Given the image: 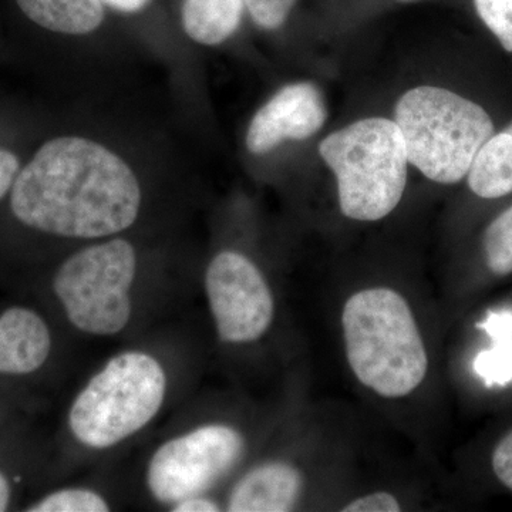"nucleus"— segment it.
<instances>
[{
  "mask_svg": "<svg viewBox=\"0 0 512 512\" xmlns=\"http://www.w3.org/2000/svg\"><path fill=\"white\" fill-rule=\"evenodd\" d=\"M146 194L134 165L97 138L45 141L10 191L16 220L42 234L92 242L119 237L140 220Z\"/></svg>",
  "mask_w": 512,
  "mask_h": 512,
  "instance_id": "nucleus-1",
  "label": "nucleus"
},
{
  "mask_svg": "<svg viewBox=\"0 0 512 512\" xmlns=\"http://www.w3.org/2000/svg\"><path fill=\"white\" fill-rule=\"evenodd\" d=\"M340 325L346 362L369 392L404 399L426 380L429 352L402 292L383 285L359 289L346 299Z\"/></svg>",
  "mask_w": 512,
  "mask_h": 512,
  "instance_id": "nucleus-2",
  "label": "nucleus"
},
{
  "mask_svg": "<svg viewBox=\"0 0 512 512\" xmlns=\"http://www.w3.org/2000/svg\"><path fill=\"white\" fill-rule=\"evenodd\" d=\"M167 369L153 353L127 349L111 356L74 397L70 434L87 450H110L157 419L167 400Z\"/></svg>",
  "mask_w": 512,
  "mask_h": 512,
  "instance_id": "nucleus-3",
  "label": "nucleus"
},
{
  "mask_svg": "<svg viewBox=\"0 0 512 512\" xmlns=\"http://www.w3.org/2000/svg\"><path fill=\"white\" fill-rule=\"evenodd\" d=\"M319 153L335 174L339 208L349 220H383L402 201L409 158L394 121H356L326 137Z\"/></svg>",
  "mask_w": 512,
  "mask_h": 512,
  "instance_id": "nucleus-4",
  "label": "nucleus"
},
{
  "mask_svg": "<svg viewBox=\"0 0 512 512\" xmlns=\"http://www.w3.org/2000/svg\"><path fill=\"white\" fill-rule=\"evenodd\" d=\"M409 164L439 184H456L470 171L494 134L487 111L474 101L434 86L403 94L394 111Z\"/></svg>",
  "mask_w": 512,
  "mask_h": 512,
  "instance_id": "nucleus-5",
  "label": "nucleus"
},
{
  "mask_svg": "<svg viewBox=\"0 0 512 512\" xmlns=\"http://www.w3.org/2000/svg\"><path fill=\"white\" fill-rule=\"evenodd\" d=\"M140 256L124 237L87 242L67 256L53 278V292L77 332L114 338L134 316Z\"/></svg>",
  "mask_w": 512,
  "mask_h": 512,
  "instance_id": "nucleus-6",
  "label": "nucleus"
},
{
  "mask_svg": "<svg viewBox=\"0 0 512 512\" xmlns=\"http://www.w3.org/2000/svg\"><path fill=\"white\" fill-rule=\"evenodd\" d=\"M245 448L244 433L221 421L200 424L171 437L148 460V494L170 508L191 495L207 494L238 466Z\"/></svg>",
  "mask_w": 512,
  "mask_h": 512,
  "instance_id": "nucleus-7",
  "label": "nucleus"
},
{
  "mask_svg": "<svg viewBox=\"0 0 512 512\" xmlns=\"http://www.w3.org/2000/svg\"><path fill=\"white\" fill-rule=\"evenodd\" d=\"M204 291L215 332L225 345H252L274 325V292L244 252L222 249L212 256L205 268Z\"/></svg>",
  "mask_w": 512,
  "mask_h": 512,
  "instance_id": "nucleus-8",
  "label": "nucleus"
},
{
  "mask_svg": "<svg viewBox=\"0 0 512 512\" xmlns=\"http://www.w3.org/2000/svg\"><path fill=\"white\" fill-rule=\"evenodd\" d=\"M328 117L325 99L315 84L282 87L256 111L245 136L254 156H265L285 141H301L318 133Z\"/></svg>",
  "mask_w": 512,
  "mask_h": 512,
  "instance_id": "nucleus-9",
  "label": "nucleus"
},
{
  "mask_svg": "<svg viewBox=\"0 0 512 512\" xmlns=\"http://www.w3.org/2000/svg\"><path fill=\"white\" fill-rule=\"evenodd\" d=\"M305 481L301 470L285 460L256 464L229 491V512H285L301 501Z\"/></svg>",
  "mask_w": 512,
  "mask_h": 512,
  "instance_id": "nucleus-10",
  "label": "nucleus"
},
{
  "mask_svg": "<svg viewBox=\"0 0 512 512\" xmlns=\"http://www.w3.org/2000/svg\"><path fill=\"white\" fill-rule=\"evenodd\" d=\"M52 352V335L42 316L10 308L0 316V373L28 375L40 369Z\"/></svg>",
  "mask_w": 512,
  "mask_h": 512,
  "instance_id": "nucleus-11",
  "label": "nucleus"
},
{
  "mask_svg": "<svg viewBox=\"0 0 512 512\" xmlns=\"http://www.w3.org/2000/svg\"><path fill=\"white\" fill-rule=\"evenodd\" d=\"M23 18L50 35L89 39L113 20L101 0H13Z\"/></svg>",
  "mask_w": 512,
  "mask_h": 512,
  "instance_id": "nucleus-12",
  "label": "nucleus"
},
{
  "mask_svg": "<svg viewBox=\"0 0 512 512\" xmlns=\"http://www.w3.org/2000/svg\"><path fill=\"white\" fill-rule=\"evenodd\" d=\"M471 191L485 200L512 192V124L493 134L480 148L468 171Z\"/></svg>",
  "mask_w": 512,
  "mask_h": 512,
  "instance_id": "nucleus-13",
  "label": "nucleus"
},
{
  "mask_svg": "<svg viewBox=\"0 0 512 512\" xmlns=\"http://www.w3.org/2000/svg\"><path fill=\"white\" fill-rule=\"evenodd\" d=\"M483 328L493 339V349L481 353L476 360L478 375L484 377L488 386L505 384L512 380V313H493Z\"/></svg>",
  "mask_w": 512,
  "mask_h": 512,
  "instance_id": "nucleus-14",
  "label": "nucleus"
},
{
  "mask_svg": "<svg viewBox=\"0 0 512 512\" xmlns=\"http://www.w3.org/2000/svg\"><path fill=\"white\" fill-rule=\"evenodd\" d=\"M485 262L493 274H512V205L501 212L484 234Z\"/></svg>",
  "mask_w": 512,
  "mask_h": 512,
  "instance_id": "nucleus-15",
  "label": "nucleus"
},
{
  "mask_svg": "<svg viewBox=\"0 0 512 512\" xmlns=\"http://www.w3.org/2000/svg\"><path fill=\"white\" fill-rule=\"evenodd\" d=\"M32 512H107L111 504L93 488L67 487L46 495L29 508Z\"/></svg>",
  "mask_w": 512,
  "mask_h": 512,
  "instance_id": "nucleus-16",
  "label": "nucleus"
},
{
  "mask_svg": "<svg viewBox=\"0 0 512 512\" xmlns=\"http://www.w3.org/2000/svg\"><path fill=\"white\" fill-rule=\"evenodd\" d=\"M114 18L137 25L170 22L167 0H101Z\"/></svg>",
  "mask_w": 512,
  "mask_h": 512,
  "instance_id": "nucleus-17",
  "label": "nucleus"
},
{
  "mask_svg": "<svg viewBox=\"0 0 512 512\" xmlns=\"http://www.w3.org/2000/svg\"><path fill=\"white\" fill-rule=\"evenodd\" d=\"M247 15L256 28L276 32L291 19L298 0H244Z\"/></svg>",
  "mask_w": 512,
  "mask_h": 512,
  "instance_id": "nucleus-18",
  "label": "nucleus"
},
{
  "mask_svg": "<svg viewBox=\"0 0 512 512\" xmlns=\"http://www.w3.org/2000/svg\"><path fill=\"white\" fill-rule=\"evenodd\" d=\"M474 6L484 25L512 52V0H474Z\"/></svg>",
  "mask_w": 512,
  "mask_h": 512,
  "instance_id": "nucleus-19",
  "label": "nucleus"
},
{
  "mask_svg": "<svg viewBox=\"0 0 512 512\" xmlns=\"http://www.w3.org/2000/svg\"><path fill=\"white\" fill-rule=\"evenodd\" d=\"M345 512H397L402 511L399 498L387 491L363 494L343 505Z\"/></svg>",
  "mask_w": 512,
  "mask_h": 512,
  "instance_id": "nucleus-20",
  "label": "nucleus"
},
{
  "mask_svg": "<svg viewBox=\"0 0 512 512\" xmlns=\"http://www.w3.org/2000/svg\"><path fill=\"white\" fill-rule=\"evenodd\" d=\"M491 463L500 483L512 491V430L495 447Z\"/></svg>",
  "mask_w": 512,
  "mask_h": 512,
  "instance_id": "nucleus-21",
  "label": "nucleus"
},
{
  "mask_svg": "<svg viewBox=\"0 0 512 512\" xmlns=\"http://www.w3.org/2000/svg\"><path fill=\"white\" fill-rule=\"evenodd\" d=\"M20 168V158L12 150L0 147V201L12 191Z\"/></svg>",
  "mask_w": 512,
  "mask_h": 512,
  "instance_id": "nucleus-22",
  "label": "nucleus"
},
{
  "mask_svg": "<svg viewBox=\"0 0 512 512\" xmlns=\"http://www.w3.org/2000/svg\"><path fill=\"white\" fill-rule=\"evenodd\" d=\"M173 512H217L221 511V505L212 500L207 494L191 495L178 501L170 508Z\"/></svg>",
  "mask_w": 512,
  "mask_h": 512,
  "instance_id": "nucleus-23",
  "label": "nucleus"
},
{
  "mask_svg": "<svg viewBox=\"0 0 512 512\" xmlns=\"http://www.w3.org/2000/svg\"><path fill=\"white\" fill-rule=\"evenodd\" d=\"M10 503V485L6 477L0 473V512L5 511Z\"/></svg>",
  "mask_w": 512,
  "mask_h": 512,
  "instance_id": "nucleus-24",
  "label": "nucleus"
},
{
  "mask_svg": "<svg viewBox=\"0 0 512 512\" xmlns=\"http://www.w3.org/2000/svg\"><path fill=\"white\" fill-rule=\"evenodd\" d=\"M397 2H403V3H406V2H414V0H397Z\"/></svg>",
  "mask_w": 512,
  "mask_h": 512,
  "instance_id": "nucleus-25",
  "label": "nucleus"
}]
</instances>
